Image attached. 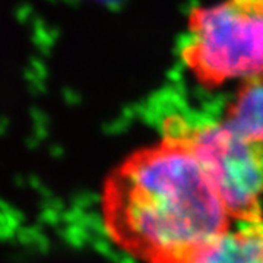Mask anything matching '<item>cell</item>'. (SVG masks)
<instances>
[{
  "label": "cell",
  "instance_id": "5b68a950",
  "mask_svg": "<svg viewBox=\"0 0 263 263\" xmlns=\"http://www.w3.org/2000/svg\"><path fill=\"white\" fill-rule=\"evenodd\" d=\"M92 2H100V3H104V5H116L120 0H92Z\"/></svg>",
  "mask_w": 263,
  "mask_h": 263
},
{
  "label": "cell",
  "instance_id": "3957f363",
  "mask_svg": "<svg viewBox=\"0 0 263 263\" xmlns=\"http://www.w3.org/2000/svg\"><path fill=\"white\" fill-rule=\"evenodd\" d=\"M216 179L235 215L260 206L263 196V73L221 98L214 130Z\"/></svg>",
  "mask_w": 263,
  "mask_h": 263
},
{
  "label": "cell",
  "instance_id": "6da1fadb",
  "mask_svg": "<svg viewBox=\"0 0 263 263\" xmlns=\"http://www.w3.org/2000/svg\"><path fill=\"white\" fill-rule=\"evenodd\" d=\"M103 219L114 243L145 263H187L235 221L203 162L164 139L133 152L111 173Z\"/></svg>",
  "mask_w": 263,
  "mask_h": 263
},
{
  "label": "cell",
  "instance_id": "277c9868",
  "mask_svg": "<svg viewBox=\"0 0 263 263\" xmlns=\"http://www.w3.org/2000/svg\"><path fill=\"white\" fill-rule=\"evenodd\" d=\"M187 263H263L262 212L235 219L226 234Z\"/></svg>",
  "mask_w": 263,
  "mask_h": 263
},
{
  "label": "cell",
  "instance_id": "7a4b0ae2",
  "mask_svg": "<svg viewBox=\"0 0 263 263\" xmlns=\"http://www.w3.org/2000/svg\"><path fill=\"white\" fill-rule=\"evenodd\" d=\"M177 54L206 89L263 73V0H222L195 9Z\"/></svg>",
  "mask_w": 263,
  "mask_h": 263
}]
</instances>
